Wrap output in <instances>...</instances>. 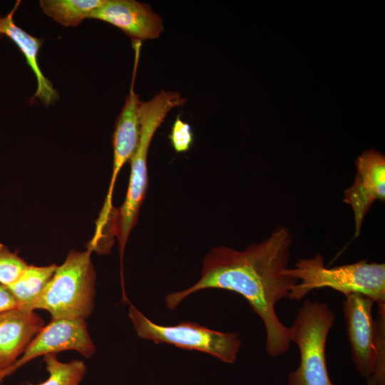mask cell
<instances>
[{
  "label": "cell",
  "instance_id": "obj_1",
  "mask_svg": "<svg viewBox=\"0 0 385 385\" xmlns=\"http://www.w3.org/2000/svg\"><path fill=\"white\" fill-rule=\"evenodd\" d=\"M292 243L291 232L282 225L243 250L225 246L213 248L204 258L200 279L188 289L168 295L167 307L173 309L187 297L208 288L237 292L265 325L267 354L274 357L287 353L292 342L290 329L277 317L275 306L289 297L298 282L283 273L288 268Z\"/></svg>",
  "mask_w": 385,
  "mask_h": 385
},
{
  "label": "cell",
  "instance_id": "obj_2",
  "mask_svg": "<svg viewBox=\"0 0 385 385\" xmlns=\"http://www.w3.org/2000/svg\"><path fill=\"white\" fill-rule=\"evenodd\" d=\"M186 100L180 93L160 91L151 100L141 101L139 108L140 135L136 148L130 159V173L125 200L115 209L113 234L118 240L120 261L132 228L136 224L140 207L148 188L147 159L153 137L174 108L182 106Z\"/></svg>",
  "mask_w": 385,
  "mask_h": 385
},
{
  "label": "cell",
  "instance_id": "obj_3",
  "mask_svg": "<svg viewBox=\"0 0 385 385\" xmlns=\"http://www.w3.org/2000/svg\"><path fill=\"white\" fill-rule=\"evenodd\" d=\"M284 274L298 280L291 289L289 298L301 300L312 290L329 287L345 296L360 293L377 304L385 302V264L363 260L354 263L328 267L321 254L299 259Z\"/></svg>",
  "mask_w": 385,
  "mask_h": 385
},
{
  "label": "cell",
  "instance_id": "obj_4",
  "mask_svg": "<svg viewBox=\"0 0 385 385\" xmlns=\"http://www.w3.org/2000/svg\"><path fill=\"white\" fill-rule=\"evenodd\" d=\"M91 252L89 249L71 250L29 309L47 310L52 319L89 317L93 309L96 283Z\"/></svg>",
  "mask_w": 385,
  "mask_h": 385
},
{
  "label": "cell",
  "instance_id": "obj_5",
  "mask_svg": "<svg viewBox=\"0 0 385 385\" xmlns=\"http://www.w3.org/2000/svg\"><path fill=\"white\" fill-rule=\"evenodd\" d=\"M335 314L325 302L306 300L289 327L299 348V366L289 374L287 385H333L326 362V344Z\"/></svg>",
  "mask_w": 385,
  "mask_h": 385
},
{
  "label": "cell",
  "instance_id": "obj_6",
  "mask_svg": "<svg viewBox=\"0 0 385 385\" xmlns=\"http://www.w3.org/2000/svg\"><path fill=\"white\" fill-rule=\"evenodd\" d=\"M129 317L138 337L157 344L205 352L228 364L235 362L240 349L241 340L237 333L215 331L192 322L162 326L150 321L132 304Z\"/></svg>",
  "mask_w": 385,
  "mask_h": 385
},
{
  "label": "cell",
  "instance_id": "obj_7",
  "mask_svg": "<svg viewBox=\"0 0 385 385\" xmlns=\"http://www.w3.org/2000/svg\"><path fill=\"white\" fill-rule=\"evenodd\" d=\"M64 350L77 351L86 358L95 353L96 346L85 319H52L32 339L21 356L0 372V381L36 357Z\"/></svg>",
  "mask_w": 385,
  "mask_h": 385
},
{
  "label": "cell",
  "instance_id": "obj_8",
  "mask_svg": "<svg viewBox=\"0 0 385 385\" xmlns=\"http://www.w3.org/2000/svg\"><path fill=\"white\" fill-rule=\"evenodd\" d=\"M345 297L343 309L352 360L360 375L367 379L376 361V324L372 315L375 301L360 293Z\"/></svg>",
  "mask_w": 385,
  "mask_h": 385
},
{
  "label": "cell",
  "instance_id": "obj_9",
  "mask_svg": "<svg viewBox=\"0 0 385 385\" xmlns=\"http://www.w3.org/2000/svg\"><path fill=\"white\" fill-rule=\"evenodd\" d=\"M356 174L344 191L343 202L354 214V236L360 232L364 217L376 200H385V156L374 148L362 152L355 160Z\"/></svg>",
  "mask_w": 385,
  "mask_h": 385
},
{
  "label": "cell",
  "instance_id": "obj_10",
  "mask_svg": "<svg viewBox=\"0 0 385 385\" xmlns=\"http://www.w3.org/2000/svg\"><path fill=\"white\" fill-rule=\"evenodd\" d=\"M88 19L112 24L128 35L132 42L158 38L164 30L160 16L148 4L135 0H106Z\"/></svg>",
  "mask_w": 385,
  "mask_h": 385
},
{
  "label": "cell",
  "instance_id": "obj_11",
  "mask_svg": "<svg viewBox=\"0 0 385 385\" xmlns=\"http://www.w3.org/2000/svg\"><path fill=\"white\" fill-rule=\"evenodd\" d=\"M34 311L19 307L0 312V372L11 366L43 327Z\"/></svg>",
  "mask_w": 385,
  "mask_h": 385
},
{
  "label": "cell",
  "instance_id": "obj_12",
  "mask_svg": "<svg viewBox=\"0 0 385 385\" xmlns=\"http://www.w3.org/2000/svg\"><path fill=\"white\" fill-rule=\"evenodd\" d=\"M135 60L131 86L125 104L115 122L113 134V165L111 178H117L124 165L130 160L138 143L140 135L139 108L141 101L134 91V85L141 44H135Z\"/></svg>",
  "mask_w": 385,
  "mask_h": 385
},
{
  "label": "cell",
  "instance_id": "obj_13",
  "mask_svg": "<svg viewBox=\"0 0 385 385\" xmlns=\"http://www.w3.org/2000/svg\"><path fill=\"white\" fill-rule=\"evenodd\" d=\"M19 3V1H16L10 12L1 17L0 34L9 37L18 46L36 76L37 87L31 100L38 98L44 106H49L58 100L59 94L51 81L43 75L38 63V51L43 39L30 35L15 24L14 15Z\"/></svg>",
  "mask_w": 385,
  "mask_h": 385
},
{
  "label": "cell",
  "instance_id": "obj_14",
  "mask_svg": "<svg viewBox=\"0 0 385 385\" xmlns=\"http://www.w3.org/2000/svg\"><path fill=\"white\" fill-rule=\"evenodd\" d=\"M56 268V264L48 266L28 265L16 282L4 287L16 301L17 307L30 310V306L41 294Z\"/></svg>",
  "mask_w": 385,
  "mask_h": 385
},
{
  "label": "cell",
  "instance_id": "obj_15",
  "mask_svg": "<svg viewBox=\"0 0 385 385\" xmlns=\"http://www.w3.org/2000/svg\"><path fill=\"white\" fill-rule=\"evenodd\" d=\"M106 0H41L43 12L63 26H77Z\"/></svg>",
  "mask_w": 385,
  "mask_h": 385
},
{
  "label": "cell",
  "instance_id": "obj_16",
  "mask_svg": "<svg viewBox=\"0 0 385 385\" xmlns=\"http://www.w3.org/2000/svg\"><path fill=\"white\" fill-rule=\"evenodd\" d=\"M43 361L48 377L45 381L36 385H79L86 371L83 361L61 362L57 359L56 354L45 355Z\"/></svg>",
  "mask_w": 385,
  "mask_h": 385
},
{
  "label": "cell",
  "instance_id": "obj_17",
  "mask_svg": "<svg viewBox=\"0 0 385 385\" xmlns=\"http://www.w3.org/2000/svg\"><path fill=\"white\" fill-rule=\"evenodd\" d=\"M376 324V361L368 385H385V302L377 304Z\"/></svg>",
  "mask_w": 385,
  "mask_h": 385
},
{
  "label": "cell",
  "instance_id": "obj_18",
  "mask_svg": "<svg viewBox=\"0 0 385 385\" xmlns=\"http://www.w3.org/2000/svg\"><path fill=\"white\" fill-rule=\"evenodd\" d=\"M29 265L5 245L0 243V284L9 286L16 282Z\"/></svg>",
  "mask_w": 385,
  "mask_h": 385
},
{
  "label": "cell",
  "instance_id": "obj_19",
  "mask_svg": "<svg viewBox=\"0 0 385 385\" xmlns=\"http://www.w3.org/2000/svg\"><path fill=\"white\" fill-rule=\"evenodd\" d=\"M169 138L177 153L187 152L193 143V133L190 125L183 121L179 115L173 125Z\"/></svg>",
  "mask_w": 385,
  "mask_h": 385
},
{
  "label": "cell",
  "instance_id": "obj_20",
  "mask_svg": "<svg viewBox=\"0 0 385 385\" xmlns=\"http://www.w3.org/2000/svg\"><path fill=\"white\" fill-rule=\"evenodd\" d=\"M17 307V304L8 290L0 284V312Z\"/></svg>",
  "mask_w": 385,
  "mask_h": 385
},
{
  "label": "cell",
  "instance_id": "obj_21",
  "mask_svg": "<svg viewBox=\"0 0 385 385\" xmlns=\"http://www.w3.org/2000/svg\"><path fill=\"white\" fill-rule=\"evenodd\" d=\"M1 17H2V16L0 15V20H1ZM1 36H1V34H0V37H1Z\"/></svg>",
  "mask_w": 385,
  "mask_h": 385
}]
</instances>
